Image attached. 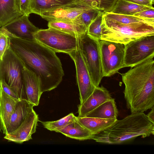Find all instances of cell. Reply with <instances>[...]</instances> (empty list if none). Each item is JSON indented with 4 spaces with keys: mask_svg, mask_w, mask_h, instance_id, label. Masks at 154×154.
I'll list each match as a JSON object with an SVG mask.
<instances>
[{
    "mask_svg": "<svg viewBox=\"0 0 154 154\" xmlns=\"http://www.w3.org/2000/svg\"><path fill=\"white\" fill-rule=\"evenodd\" d=\"M19 100L7 94L0 86V122L2 132L5 134H6V129L9 124L11 116Z\"/></svg>",
    "mask_w": 154,
    "mask_h": 154,
    "instance_id": "17",
    "label": "cell"
},
{
    "mask_svg": "<svg viewBox=\"0 0 154 154\" xmlns=\"http://www.w3.org/2000/svg\"><path fill=\"white\" fill-rule=\"evenodd\" d=\"M55 131L79 140H92L94 135L78 121L76 117L66 125Z\"/></svg>",
    "mask_w": 154,
    "mask_h": 154,
    "instance_id": "18",
    "label": "cell"
},
{
    "mask_svg": "<svg viewBox=\"0 0 154 154\" xmlns=\"http://www.w3.org/2000/svg\"><path fill=\"white\" fill-rule=\"evenodd\" d=\"M9 37L10 48L25 66L38 77L42 92L57 88L64 72L56 52L36 40Z\"/></svg>",
    "mask_w": 154,
    "mask_h": 154,
    "instance_id": "1",
    "label": "cell"
},
{
    "mask_svg": "<svg viewBox=\"0 0 154 154\" xmlns=\"http://www.w3.org/2000/svg\"><path fill=\"white\" fill-rule=\"evenodd\" d=\"M154 8H152L136 13L132 15L140 17L154 20Z\"/></svg>",
    "mask_w": 154,
    "mask_h": 154,
    "instance_id": "32",
    "label": "cell"
},
{
    "mask_svg": "<svg viewBox=\"0 0 154 154\" xmlns=\"http://www.w3.org/2000/svg\"><path fill=\"white\" fill-rule=\"evenodd\" d=\"M0 85L2 89L7 94L14 98L20 99L14 91L3 80H0Z\"/></svg>",
    "mask_w": 154,
    "mask_h": 154,
    "instance_id": "33",
    "label": "cell"
},
{
    "mask_svg": "<svg viewBox=\"0 0 154 154\" xmlns=\"http://www.w3.org/2000/svg\"><path fill=\"white\" fill-rule=\"evenodd\" d=\"M139 5L153 7L154 0H125Z\"/></svg>",
    "mask_w": 154,
    "mask_h": 154,
    "instance_id": "34",
    "label": "cell"
},
{
    "mask_svg": "<svg viewBox=\"0 0 154 154\" xmlns=\"http://www.w3.org/2000/svg\"><path fill=\"white\" fill-rule=\"evenodd\" d=\"M33 36L37 42L55 52L68 54L79 46V36L52 28L39 29Z\"/></svg>",
    "mask_w": 154,
    "mask_h": 154,
    "instance_id": "6",
    "label": "cell"
},
{
    "mask_svg": "<svg viewBox=\"0 0 154 154\" xmlns=\"http://www.w3.org/2000/svg\"><path fill=\"white\" fill-rule=\"evenodd\" d=\"M118 115L116 102L115 99L112 98L100 105L85 116L104 119H117Z\"/></svg>",
    "mask_w": 154,
    "mask_h": 154,
    "instance_id": "21",
    "label": "cell"
},
{
    "mask_svg": "<svg viewBox=\"0 0 154 154\" xmlns=\"http://www.w3.org/2000/svg\"><path fill=\"white\" fill-rule=\"evenodd\" d=\"M92 8L103 12H110L117 0H75Z\"/></svg>",
    "mask_w": 154,
    "mask_h": 154,
    "instance_id": "25",
    "label": "cell"
},
{
    "mask_svg": "<svg viewBox=\"0 0 154 154\" xmlns=\"http://www.w3.org/2000/svg\"><path fill=\"white\" fill-rule=\"evenodd\" d=\"M151 134H154V124L144 112H136L117 120L111 126L94 135L92 140L101 143L118 144L139 136L144 138Z\"/></svg>",
    "mask_w": 154,
    "mask_h": 154,
    "instance_id": "3",
    "label": "cell"
},
{
    "mask_svg": "<svg viewBox=\"0 0 154 154\" xmlns=\"http://www.w3.org/2000/svg\"><path fill=\"white\" fill-rule=\"evenodd\" d=\"M27 100L34 106L39 103L42 92L38 77L24 65L23 70Z\"/></svg>",
    "mask_w": 154,
    "mask_h": 154,
    "instance_id": "15",
    "label": "cell"
},
{
    "mask_svg": "<svg viewBox=\"0 0 154 154\" xmlns=\"http://www.w3.org/2000/svg\"><path fill=\"white\" fill-rule=\"evenodd\" d=\"M22 15L17 10L15 0H0V27Z\"/></svg>",
    "mask_w": 154,
    "mask_h": 154,
    "instance_id": "23",
    "label": "cell"
},
{
    "mask_svg": "<svg viewBox=\"0 0 154 154\" xmlns=\"http://www.w3.org/2000/svg\"><path fill=\"white\" fill-rule=\"evenodd\" d=\"M16 5L19 12L22 15L28 16L31 14L30 8V0H15Z\"/></svg>",
    "mask_w": 154,
    "mask_h": 154,
    "instance_id": "31",
    "label": "cell"
},
{
    "mask_svg": "<svg viewBox=\"0 0 154 154\" xmlns=\"http://www.w3.org/2000/svg\"><path fill=\"white\" fill-rule=\"evenodd\" d=\"M112 98L109 91L103 86L95 87L86 100L79 105L78 117L85 116L100 105Z\"/></svg>",
    "mask_w": 154,
    "mask_h": 154,
    "instance_id": "14",
    "label": "cell"
},
{
    "mask_svg": "<svg viewBox=\"0 0 154 154\" xmlns=\"http://www.w3.org/2000/svg\"><path fill=\"white\" fill-rule=\"evenodd\" d=\"M24 64L10 48L0 59V80H3L20 99L27 100L23 70Z\"/></svg>",
    "mask_w": 154,
    "mask_h": 154,
    "instance_id": "5",
    "label": "cell"
},
{
    "mask_svg": "<svg viewBox=\"0 0 154 154\" xmlns=\"http://www.w3.org/2000/svg\"><path fill=\"white\" fill-rule=\"evenodd\" d=\"M153 7L141 5L125 0H117L111 12L116 14L132 15Z\"/></svg>",
    "mask_w": 154,
    "mask_h": 154,
    "instance_id": "24",
    "label": "cell"
},
{
    "mask_svg": "<svg viewBox=\"0 0 154 154\" xmlns=\"http://www.w3.org/2000/svg\"><path fill=\"white\" fill-rule=\"evenodd\" d=\"M38 116L33 109L19 127L13 132L5 135L8 142L21 144L32 139V135L36 131Z\"/></svg>",
    "mask_w": 154,
    "mask_h": 154,
    "instance_id": "13",
    "label": "cell"
},
{
    "mask_svg": "<svg viewBox=\"0 0 154 154\" xmlns=\"http://www.w3.org/2000/svg\"><path fill=\"white\" fill-rule=\"evenodd\" d=\"M75 0H30L31 14L40 16L43 13L76 2Z\"/></svg>",
    "mask_w": 154,
    "mask_h": 154,
    "instance_id": "20",
    "label": "cell"
},
{
    "mask_svg": "<svg viewBox=\"0 0 154 154\" xmlns=\"http://www.w3.org/2000/svg\"><path fill=\"white\" fill-rule=\"evenodd\" d=\"M73 113H71L65 117L55 121L42 122L44 127L51 131H55L61 128L75 119Z\"/></svg>",
    "mask_w": 154,
    "mask_h": 154,
    "instance_id": "27",
    "label": "cell"
},
{
    "mask_svg": "<svg viewBox=\"0 0 154 154\" xmlns=\"http://www.w3.org/2000/svg\"><path fill=\"white\" fill-rule=\"evenodd\" d=\"M103 14L109 18L123 24H128L141 22L154 23V20L147 19L133 15L116 14L111 12H104Z\"/></svg>",
    "mask_w": 154,
    "mask_h": 154,
    "instance_id": "26",
    "label": "cell"
},
{
    "mask_svg": "<svg viewBox=\"0 0 154 154\" xmlns=\"http://www.w3.org/2000/svg\"><path fill=\"white\" fill-rule=\"evenodd\" d=\"M103 77H109L123 68L125 45L109 41H99Z\"/></svg>",
    "mask_w": 154,
    "mask_h": 154,
    "instance_id": "8",
    "label": "cell"
},
{
    "mask_svg": "<svg viewBox=\"0 0 154 154\" xmlns=\"http://www.w3.org/2000/svg\"><path fill=\"white\" fill-rule=\"evenodd\" d=\"M79 48L92 82L99 86L103 77L100 53L99 40L87 32L78 36Z\"/></svg>",
    "mask_w": 154,
    "mask_h": 154,
    "instance_id": "7",
    "label": "cell"
},
{
    "mask_svg": "<svg viewBox=\"0 0 154 154\" xmlns=\"http://www.w3.org/2000/svg\"><path fill=\"white\" fill-rule=\"evenodd\" d=\"M75 63L80 104L92 93L95 87L93 84L79 47L68 54Z\"/></svg>",
    "mask_w": 154,
    "mask_h": 154,
    "instance_id": "10",
    "label": "cell"
},
{
    "mask_svg": "<svg viewBox=\"0 0 154 154\" xmlns=\"http://www.w3.org/2000/svg\"><path fill=\"white\" fill-rule=\"evenodd\" d=\"M126 106L131 113L144 112L154 106V60L150 58L121 74Z\"/></svg>",
    "mask_w": 154,
    "mask_h": 154,
    "instance_id": "2",
    "label": "cell"
},
{
    "mask_svg": "<svg viewBox=\"0 0 154 154\" xmlns=\"http://www.w3.org/2000/svg\"><path fill=\"white\" fill-rule=\"evenodd\" d=\"M101 27V40L124 45L142 37L154 35V23L141 22L123 24L107 17L103 14Z\"/></svg>",
    "mask_w": 154,
    "mask_h": 154,
    "instance_id": "4",
    "label": "cell"
},
{
    "mask_svg": "<svg viewBox=\"0 0 154 154\" xmlns=\"http://www.w3.org/2000/svg\"><path fill=\"white\" fill-rule=\"evenodd\" d=\"M102 12H103L95 9H88L82 13L75 20L84 25L87 29L91 22Z\"/></svg>",
    "mask_w": 154,
    "mask_h": 154,
    "instance_id": "28",
    "label": "cell"
},
{
    "mask_svg": "<svg viewBox=\"0 0 154 154\" xmlns=\"http://www.w3.org/2000/svg\"><path fill=\"white\" fill-rule=\"evenodd\" d=\"M123 67H132L154 57V35L141 37L125 45Z\"/></svg>",
    "mask_w": 154,
    "mask_h": 154,
    "instance_id": "9",
    "label": "cell"
},
{
    "mask_svg": "<svg viewBox=\"0 0 154 154\" xmlns=\"http://www.w3.org/2000/svg\"><path fill=\"white\" fill-rule=\"evenodd\" d=\"M23 15L2 27L9 36L29 40H35L34 34L39 29Z\"/></svg>",
    "mask_w": 154,
    "mask_h": 154,
    "instance_id": "12",
    "label": "cell"
},
{
    "mask_svg": "<svg viewBox=\"0 0 154 154\" xmlns=\"http://www.w3.org/2000/svg\"><path fill=\"white\" fill-rule=\"evenodd\" d=\"M9 48L10 37L3 29L0 28V59H1L5 51Z\"/></svg>",
    "mask_w": 154,
    "mask_h": 154,
    "instance_id": "30",
    "label": "cell"
},
{
    "mask_svg": "<svg viewBox=\"0 0 154 154\" xmlns=\"http://www.w3.org/2000/svg\"><path fill=\"white\" fill-rule=\"evenodd\" d=\"M91 8L76 1L44 12L40 16L48 22L71 21L75 20L85 11Z\"/></svg>",
    "mask_w": 154,
    "mask_h": 154,
    "instance_id": "11",
    "label": "cell"
},
{
    "mask_svg": "<svg viewBox=\"0 0 154 154\" xmlns=\"http://www.w3.org/2000/svg\"><path fill=\"white\" fill-rule=\"evenodd\" d=\"M78 121L94 135L99 134L113 125L117 119H104L76 116Z\"/></svg>",
    "mask_w": 154,
    "mask_h": 154,
    "instance_id": "19",
    "label": "cell"
},
{
    "mask_svg": "<svg viewBox=\"0 0 154 154\" xmlns=\"http://www.w3.org/2000/svg\"></svg>",
    "mask_w": 154,
    "mask_h": 154,
    "instance_id": "36",
    "label": "cell"
},
{
    "mask_svg": "<svg viewBox=\"0 0 154 154\" xmlns=\"http://www.w3.org/2000/svg\"><path fill=\"white\" fill-rule=\"evenodd\" d=\"M151 109L150 112L146 115V116L148 120L154 124V106H153Z\"/></svg>",
    "mask_w": 154,
    "mask_h": 154,
    "instance_id": "35",
    "label": "cell"
},
{
    "mask_svg": "<svg viewBox=\"0 0 154 154\" xmlns=\"http://www.w3.org/2000/svg\"><path fill=\"white\" fill-rule=\"evenodd\" d=\"M100 14L90 24L87 29V33L91 37L101 40V27L102 16L103 13Z\"/></svg>",
    "mask_w": 154,
    "mask_h": 154,
    "instance_id": "29",
    "label": "cell"
},
{
    "mask_svg": "<svg viewBox=\"0 0 154 154\" xmlns=\"http://www.w3.org/2000/svg\"><path fill=\"white\" fill-rule=\"evenodd\" d=\"M48 28H52L76 36L86 33L87 29L84 25L73 20L71 21L48 22Z\"/></svg>",
    "mask_w": 154,
    "mask_h": 154,
    "instance_id": "22",
    "label": "cell"
},
{
    "mask_svg": "<svg viewBox=\"0 0 154 154\" xmlns=\"http://www.w3.org/2000/svg\"><path fill=\"white\" fill-rule=\"evenodd\" d=\"M34 106V105L26 100H19L11 116L5 134L10 133L17 129L33 109Z\"/></svg>",
    "mask_w": 154,
    "mask_h": 154,
    "instance_id": "16",
    "label": "cell"
}]
</instances>
